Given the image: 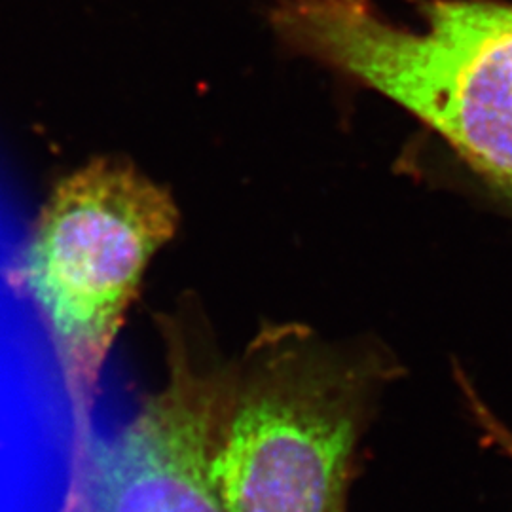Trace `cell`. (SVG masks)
Instances as JSON below:
<instances>
[{"instance_id":"5b68a950","label":"cell","mask_w":512,"mask_h":512,"mask_svg":"<svg viewBox=\"0 0 512 512\" xmlns=\"http://www.w3.org/2000/svg\"><path fill=\"white\" fill-rule=\"evenodd\" d=\"M459 382H461L465 401L469 404V410H471V414H473V418L476 420V425H478V429L482 433V442L488 444L490 448H495L499 454H503L512 463L511 427H507L486 404L480 401V397H478V393L473 389V385L469 384L461 374H459Z\"/></svg>"},{"instance_id":"277c9868","label":"cell","mask_w":512,"mask_h":512,"mask_svg":"<svg viewBox=\"0 0 512 512\" xmlns=\"http://www.w3.org/2000/svg\"><path fill=\"white\" fill-rule=\"evenodd\" d=\"M169 384L92 459L93 512H226L215 478L238 366L200 368L171 340Z\"/></svg>"},{"instance_id":"8992f818","label":"cell","mask_w":512,"mask_h":512,"mask_svg":"<svg viewBox=\"0 0 512 512\" xmlns=\"http://www.w3.org/2000/svg\"><path fill=\"white\" fill-rule=\"evenodd\" d=\"M340 2L349 4V6H355V8H370V6H368V0H340Z\"/></svg>"},{"instance_id":"3957f363","label":"cell","mask_w":512,"mask_h":512,"mask_svg":"<svg viewBox=\"0 0 512 512\" xmlns=\"http://www.w3.org/2000/svg\"><path fill=\"white\" fill-rule=\"evenodd\" d=\"M177 222L167 190L109 160L67 177L46 203L27 281L84 408L148 262L173 238Z\"/></svg>"},{"instance_id":"7a4b0ae2","label":"cell","mask_w":512,"mask_h":512,"mask_svg":"<svg viewBox=\"0 0 512 512\" xmlns=\"http://www.w3.org/2000/svg\"><path fill=\"white\" fill-rule=\"evenodd\" d=\"M406 31L340 0H285L274 27L294 50L393 99L512 196V4L433 0Z\"/></svg>"},{"instance_id":"6da1fadb","label":"cell","mask_w":512,"mask_h":512,"mask_svg":"<svg viewBox=\"0 0 512 512\" xmlns=\"http://www.w3.org/2000/svg\"><path fill=\"white\" fill-rule=\"evenodd\" d=\"M393 376L378 349L264 332L236 368L220 431L226 512H346L357 444Z\"/></svg>"}]
</instances>
